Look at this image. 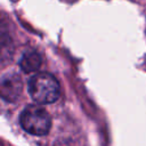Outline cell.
<instances>
[{"label":"cell","instance_id":"obj_2","mask_svg":"<svg viewBox=\"0 0 146 146\" xmlns=\"http://www.w3.org/2000/svg\"><path fill=\"white\" fill-rule=\"evenodd\" d=\"M22 128L33 136H44L51 127V119L47 111L35 105L26 106L19 116Z\"/></svg>","mask_w":146,"mask_h":146},{"label":"cell","instance_id":"obj_3","mask_svg":"<svg viewBox=\"0 0 146 146\" xmlns=\"http://www.w3.org/2000/svg\"><path fill=\"white\" fill-rule=\"evenodd\" d=\"M23 83L15 73L6 74L1 80V97L6 102H15L22 94Z\"/></svg>","mask_w":146,"mask_h":146},{"label":"cell","instance_id":"obj_4","mask_svg":"<svg viewBox=\"0 0 146 146\" xmlns=\"http://www.w3.org/2000/svg\"><path fill=\"white\" fill-rule=\"evenodd\" d=\"M19 66H21L22 71H24L26 73L35 72L41 66V57L36 51L27 50L23 54V56L19 60Z\"/></svg>","mask_w":146,"mask_h":146},{"label":"cell","instance_id":"obj_1","mask_svg":"<svg viewBox=\"0 0 146 146\" xmlns=\"http://www.w3.org/2000/svg\"><path fill=\"white\" fill-rule=\"evenodd\" d=\"M29 92L36 103L51 104L58 99L60 88L52 75L48 73H38L29 80Z\"/></svg>","mask_w":146,"mask_h":146}]
</instances>
